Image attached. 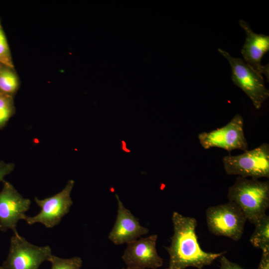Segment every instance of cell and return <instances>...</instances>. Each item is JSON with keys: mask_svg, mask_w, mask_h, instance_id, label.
Masks as SVG:
<instances>
[{"mask_svg": "<svg viewBox=\"0 0 269 269\" xmlns=\"http://www.w3.org/2000/svg\"><path fill=\"white\" fill-rule=\"evenodd\" d=\"M171 220L173 234L170 245L165 247L169 255L168 266L166 269H186L188 267L203 269L226 253L206 252L201 249L196 233L197 222L194 218L174 211Z\"/></svg>", "mask_w": 269, "mask_h": 269, "instance_id": "6da1fadb", "label": "cell"}, {"mask_svg": "<svg viewBox=\"0 0 269 269\" xmlns=\"http://www.w3.org/2000/svg\"><path fill=\"white\" fill-rule=\"evenodd\" d=\"M229 201L238 206L247 220L255 224L269 207V182L238 176L228 191Z\"/></svg>", "mask_w": 269, "mask_h": 269, "instance_id": "7a4b0ae2", "label": "cell"}, {"mask_svg": "<svg viewBox=\"0 0 269 269\" xmlns=\"http://www.w3.org/2000/svg\"><path fill=\"white\" fill-rule=\"evenodd\" d=\"M218 50L231 66L233 83L246 94L256 109H260L269 97V91L266 87L262 74L243 59L233 57L220 48Z\"/></svg>", "mask_w": 269, "mask_h": 269, "instance_id": "3957f363", "label": "cell"}, {"mask_svg": "<svg viewBox=\"0 0 269 269\" xmlns=\"http://www.w3.org/2000/svg\"><path fill=\"white\" fill-rule=\"evenodd\" d=\"M227 174L259 179L269 177V144L263 143L252 150L238 155L229 154L223 158Z\"/></svg>", "mask_w": 269, "mask_h": 269, "instance_id": "277c9868", "label": "cell"}, {"mask_svg": "<svg viewBox=\"0 0 269 269\" xmlns=\"http://www.w3.org/2000/svg\"><path fill=\"white\" fill-rule=\"evenodd\" d=\"M206 214L207 227L211 233L235 241L241 238L247 220L237 205L229 201L211 206L206 210Z\"/></svg>", "mask_w": 269, "mask_h": 269, "instance_id": "5b68a950", "label": "cell"}, {"mask_svg": "<svg viewBox=\"0 0 269 269\" xmlns=\"http://www.w3.org/2000/svg\"><path fill=\"white\" fill-rule=\"evenodd\" d=\"M52 255L49 246L39 247L28 242L18 234L10 240L9 252L2 269H38Z\"/></svg>", "mask_w": 269, "mask_h": 269, "instance_id": "8992f818", "label": "cell"}, {"mask_svg": "<svg viewBox=\"0 0 269 269\" xmlns=\"http://www.w3.org/2000/svg\"><path fill=\"white\" fill-rule=\"evenodd\" d=\"M74 183V181L70 179L64 189L54 195L43 199L35 197L34 200L40 208V212L32 217L26 216L24 220L29 225L39 223L47 228L58 225L62 218L70 211L73 204L70 195Z\"/></svg>", "mask_w": 269, "mask_h": 269, "instance_id": "52a82bcc", "label": "cell"}, {"mask_svg": "<svg viewBox=\"0 0 269 269\" xmlns=\"http://www.w3.org/2000/svg\"><path fill=\"white\" fill-rule=\"evenodd\" d=\"M201 146L205 149L212 147L223 148L229 152L240 149L248 150V144L244 132V119L236 115L225 126L209 132L198 134Z\"/></svg>", "mask_w": 269, "mask_h": 269, "instance_id": "ba28073f", "label": "cell"}, {"mask_svg": "<svg viewBox=\"0 0 269 269\" xmlns=\"http://www.w3.org/2000/svg\"><path fill=\"white\" fill-rule=\"evenodd\" d=\"M3 187L0 191V231L11 230L14 234L18 222L24 220L25 213L30 208V200L25 198L9 182L3 180Z\"/></svg>", "mask_w": 269, "mask_h": 269, "instance_id": "9c48e42d", "label": "cell"}, {"mask_svg": "<svg viewBox=\"0 0 269 269\" xmlns=\"http://www.w3.org/2000/svg\"><path fill=\"white\" fill-rule=\"evenodd\" d=\"M157 235L153 234L127 244L122 256L127 267L136 269H157L161 267L163 260L157 252Z\"/></svg>", "mask_w": 269, "mask_h": 269, "instance_id": "30bf717a", "label": "cell"}, {"mask_svg": "<svg viewBox=\"0 0 269 269\" xmlns=\"http://www.w3.org/2000/svg\"><path fill=\"white\" fill-rule=\"evenodd\" d=\"M118 204L115 224L108 235V239L116 245L128 244L147 234L149 229L141 226L139 219L126 208L119 196L115 195Z\"/></svg>", "mask_w": 269, "mask_h": 269, "instance_id": "8fae6325", "label": "cell"}, {"mask_svg": "<svg viewBox=\"0 0 269 269\" xmlns=\"http://www.w3.org/2000/svg\"><path fill=\"white\" fill-rule=\"evenodd\" d=\"M241 27L245 31L246 38L241 53L244 61L255 70L264 74L269 80V65H262V59L269 50V36L255 33L247 22L239 21Z\"/></svg>", "mask_w": 269, "mask_h": 269, "instance_id": "7c38bea8", "label": "cell"}, {"mask_svg": "<svg viewBox=\"0 0 269 269\" xmlns=\"http://www.w3.org/2000/svg\"><path fill=\"white\" fill-rule=\"evenodd\" d=\"M254 225L255 230L250 239L251 244L262 251L269 250V216L266 214Z\"/></svg>", "mask_w": 269, "mask_h": 269, "instance_id": "4fadbf2b", "label": "cell"}, {"mask_svg": "<svg viewBox=\"0 0 269 269\" xmlns=\"http://www.w3.org/2000/svg\"><path fill=\"white\" fill-rule=\"evenodd\" d=\"M19 86V79L13 69L3 66L0 71V93L13 96Z\"/></svg>", "mask_w": 269, "mask_h": 269, "instance_id": "5bb4252c", "label": "cell"}, {"mask_svg": "<svg viewBox=\"0 0 269 269\" xmlns=\"http://www.w3.org/2000/svg\"><path fill=\"white\" fill-rule=\"evenodd\" d=\"M15 111L13 96L0 93V129L6 126Z\"/></svg>", "mask_w": 269, "mask_h": 269, "instance_id": "9a60e30c", "label": "cell"}, {"mask_svg": "<svg viewBox=\"0 0 269 269\" xmlns=\"http://www.w3.org/2000/svg\"><path fill=\"white\" fill-rule=\"evenodd\" d=\"M48 261L51 263V269H81L83 264L79 257L64 259L52 255Z\"/></svg>", "mask_w": 269, "mask_h": 269, "instance_id": "2e32d148", "label": "cell"}, {"mask_svg": "<svg viewBox=\"0 0 269 269\" xmlns=\"http://www.w3.org/2000/svg\"><path fill=\"white\" fill-rule=\"evenodd\" d=\"M0 64L13 69L8 44L0 22Z\"/></svg>", "mask_w": 269, "mask_h": 269, "instance_id": "e0dca14e", "label": "cell"}, {"mask_svg": "<svg viewBox=\"0 0 269 269\" xmlns=\"http://www.w3.org/2000/svg\"><path fill=\"white\" fill-rule=\"evenodd\" d=\"M15 167L13 163H5L3 161H0V182L4 180L5 176L10 174Z\"/></svg>", "mask_w": 269, "mask_h": 269, "instance_id": "ac0fdd59", "label": "cell"}, {"mask_svg": "<svg viewBox=\"0 0 269 269\" xmlns=\"http://www.w3.org/2000/svg\"><path fill=\"white\" fill-rule=\"evenodd\" d=\"M220 269H243L237 264L231 262L224 255L220 257Z\"/></svg>", "mask_w": 269, "mask_h": 269, "instance_id": "d6986e66", "label": "cell"}, {"mask_svg": "<svg viewBox=\"0 0 269 269\" xmlns=\"http://www.w3.org/2000/svg\"><path fill=\"white\" fill-rule=\"evenodd\" d=\"M257 269H269V250L262 251V255Z\"/></svg>", "mask_w": 269, "mask_h": 269, "instance_id": "ffe728a7", "label": "cell"}, {"mask_svg": "<svg viewBox=\"0 0 269 269\" xmlns=\"http://www.w3.org/2000/svg\"><path fill=\"white\" fill-rule=\"evenodd\" d=\"M121 269H132V268H129L126 267V268H123Z\"/></svg>", "mask_w": 269, "mask_h": 269, "instance_id": "44dd1931", "label": "cell"}, {"mask_svg": "<svg viewBox=\"0 0 269 269\" xmlns=\"http://www.w3.org/2000/svg\"><path fill=\"white\" fill-rule=\"evenodd\" d=\"M2 66H3V65L0 64V71L1 69V68L2 67Z\"/></svg>", "mask_w": 269, "mask_h": 269, "instance_id": "7402d4cb", "label": "cell"}, {"mask_svg": "<svg viewBox=\"0 0 269 269\" xmlns=\"http://www.w3.org/2000/svg\"><path fill=\"white\" fill-rule=\"evenodd\" d=\"M0 269H2L1 266H0Z\"/></svg>", "mask_w": 269, "mask_h": 269, "instance_id": "603a6c76", "label": "cell"}]
</instances>
